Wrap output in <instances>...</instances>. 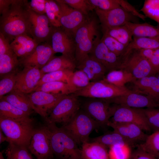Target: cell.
Returning a JSON list of instances; mask_svg holds the SVG:
<instances>
[{
	"instance_id": "obj_1",
	"label": "cell",
	"mask_w": 159,
	"mask_h": 159,
	"mask_svg": "<svg viewBox=\"0 0 159 159\" xmlns=\"http://www.w3.org/2000/svg\"><path fill=\"white\" fill-rule=\"evenodd\" d=\"M28 5L26 0H0V32L10 43L19 36L28 35Z\"/></svg>"
},
{
	"instance_id": "obj_2",
	"label": "cell",
	"mask_w": 159,
	"mask_h": 159,
	"mask_svg": "<svg viewBox=\"0 0 159 159\" xmlns=\"http://www.w3.org/2000/svg\"><path fill=\"white\" fill-rule=\"evenodd\" d=\"M34 121L30 117L14 119L0 116V129L7 137L8 143L28 148L35 128Z\"/></svg>"
},
{
	"instance_id": "obj_3",
	"label": "cell",
	"mask_w": 159,
	"mask_h": 159,
	"mask_svg": "<svg viewBox=\"0 0 159 159\" xmlns=\"http://www.w3.org/2000/svg\"><path fill=\"white\" fill-rule=\"evenodd\" d=\"M50 135L51 148L59 159H81V150L72 137L61 127L47 123Z\"/></svg>"
},
{
	"instance_id": "obj_4",
	"label": "cell",
	"mask_w": 159,
	"mask_h": 159,
	"mask_svg": "<svg viewBox=\"0 0 159 159\" xmlns=\"http://www.w3.org/2000/svg\"><path fill=\"white\" fill-rule=\"evenodd\" d=\"M96 20L87 19L74 34L76 64L88 56L100 39Z\"/></svg>"
},
{
	"instance_id": "obj_5",
	"label": "cell",
	"mask_w": 159,
	"mask_h": 159,
	"mask_svg": "<svg viewBox=\"0 0 159 159\" xmlns=\"http://www.w3.org/2000/svg\"><path fill=\"white\" fill-rule=\"evenodd\" d=\"M99 126L83 110H80L71 120L62 127L78 145L88 142L91 132Z\"/></svg>"
},
{
	"instance_id": "obj_6",
	"label": "cell",
	"mask_w": 159,
	"mask_h": 159,
	"mask_svg": "<svg viewBox=\"0 0 159 159\" xmlns=\"http://www.w3.org/2000/svg\"><path fill=\"white\" fill-rule=\"evenodd\" d=\"M78 97L74 94L64 96L52 109L45 119L47 123L67 124L80 109Z\"/></svg>"
},
{
	"instance_id": "obj_7",
	"label": "cell",
	"mask_w": 159,
	"mask_h": 159,
	"mask_svg": "<svg viewBox=\"0 0 159 159\" xmlns=\"http://www.w3.org/2000/svg\"><path fill=\"white\" fill-rule=\"evenodd\" d=\"M132 91L125 87H116L103 80L91 82L87 87L73 94L77 97L109 99L125 95Z\"/></svg>"
},
{
	"instance_id": "obj_8",
	"label": "cell",
	"mask_w": 159,
	"mask_h": 159,
	"mask_svg": "<svg viewBox=\"0 0 159 159\" xmlns=\"http://www.w3.org/2000/svg\"><path fill=\"white\" fill-rule=\"evenodd\" d=\"M28 35L39 44L50 43L51 35L54 27L46 14H40L32 10L28 5Z\"/></svg>"
},
{
	"instance_id": "obj_9",
	"label": "cell",
	"mask_w": 159,
	"mask_h": 159,
	"mask_svg": "<svg viewBox=\"0 0 159 159\" xmlns=\"http://www.w3.org/2000/svg\"><path fill=\"white\" fill-rule=\"evenodd\" d=\"M37 159H52L49 130L47 125L34 129L28 147Z\"/></svg>"
},
{
	"instance_id": "obj_10",
	"label": "cell",
	"mask_w": 159,
	"mask_h": 159,
	"mask_svg": "<svg viewBox=\"0 0 159 159\" xmlns=\"http://www.w3.org/2000/svg\"><path fill=\"white\" fill-rule=\"evenodd\" d=\"M119 69L127 71L136 79L155 74L149 61L138 50L130 51L124 57Z\"/></svg>"
},
{
	"instance_id": "obj_11",
	"label": "cell",
	"mask_w": 159,
	"mask_h": 159,
	"mask_svg": "<svg viewBox=\"0 0 159 159\" xmlns=\"http://www.w3.org/2000/svg\"><path fill=\"white\" fill-rule=\"evenodd\" d=\"M83 103L82 110L94 120L99 126L107 125L112 116L115 106H111L107 100L88 98Z\"/></svg>"
},
{
	"instance_id": "obj_12",
	"label": "cell",
	"mask_w": 159,
	"mask_h": 159,
	"mask_svg": "<svg viewBox=\"0 0 159 159\" xmlns=\"http://www.w3.org/2000/svg\"><path fill=\"white\" fill-rule=\"evenodd\" d=\"M100 22L102 29L124 25L127 22L138 23V17L121 7L108 10L94 9Z\"/></svg>"
},
{
	"instance_id": "obj_13",
	"label": "cell",
	"mask_w": 159,
	"mask_h": 159,
	"mask_svg": "<svg viewBox=\"0 0 159 159\" xmlns=\"http://www.w3.org/2000/svg\"><path fill=\"white\" fill-rule=\"evenodd\" d=\"M55 1L60 9L61 27L69 35L73 36L77 30L87 19L85 16L61 0Z\"/></svg>"
},
{
	"instance_id": "obj_14",
	"label": "cell",
	"mask_w": 159,
	"mask_h": 159,
	"mask_svg": "<svg viewBox=\"0 0 159 159\" xmlns=\"http://www.w3.org/2000/svg\"><path fill=\"white\" fill-rule=\"evenodd\" d=\"M111 121L115 122H127L135 124L143 131L151 130L146 118L140 108H135L117 105H115Z\"/></svg>"
},
{
	"instance_id": "obj_15",
	"label": "cell",
	"mask_w": 159,
	"mask_h": 159,
	"mask_svg": "<svg viewBox=\"0 0 159 159\" xmlns=\"http://www.w3.org/2000/svg\"><path fill=\"white\" fill-rule=\"evenodd\" d=\"M28 95L33 110L45 120L52 109L66 95L40 91H34Z\"/></svg>"
},
{
	"instance_id": "obj_16",
	"label": "cell",
	"mask_w": 159,
	"mask_h": 159,
	"mask_svg": "<svg viewBox=\"0 0 159 159\" xmlns=\"http://www.w3.org/2000/svg\"><path fill=\"white\" fill-rule=\"evenodd\" d=\"M43 74L40 69L35 67L25 66L18 72L13 90L28 94L34 92Z\"/></svg>"
},
{
	"instance_id": "obj_17",
	"label": "cell",
	"mask_w": 159,
	"mask_h": 159,
	"mask_svg": "<svg viewBox=\"0 0 159 159\" xmlns=\"http://www.w3.org/2000/svg\"><path fill=\"white\" fill-rule=\"evenodd\" d=\"M107 100L111 103L135 108H158L159 102L150 97L134 91Z\"/></svg>"
},
{
	"instance_id": "obj_18",
	"label": "cell",
	"mask_w": 159,
	"mask_h": 159,
	"mask_svg": "<svg viewBox=\"0 0 159 159\" xmlns=\"http://www.w3.org/2000/svg\"><path fill=\"white\" fill-rule=\"evenodd\" d=\"M51 46L55 53H60L62 55L75 61L74 41L61 27H54L51 35Z\"/></svg>"
},
{
	"instance_id": "obj_19",
	"label": "cell",
	"mask_w": 159,
	"mask_h": 159,
	"mask_svg": "<svg viewBox=\"0 0 159 159\" xmlns=\"http://www.w3.org/2000/svg\"><path fill=\"white\" fill-rule=\"evenodd\" d=\"M89 55L102 64L108 72L119 69L123 58L110 51L100 39Z\"/></svg>"
},
{
	"instance_id": "obj_20",
	"label": "cell",
	"mask_w": 159,
	"mask_h": 159,
	"mask_svg": "<svg viewBox=\"0 0 159 159\" xmlns=\"http://www.w3.org/2000/svg\"><path fill=\"white\" fill-rule=\"evenodd\" d=\"M107 126L121 135L130 145L133 146L137 143L144 142L148 135L145 133L138 126L127 122H115L109 121Z\"/></svg>"
},
{
	"instance_id": "obj_21",
	"label": "cell",
	"mask_w": 159,
	"mask_h": 159,
	"mask_svg": "<svg viewBox=\"0 0 159 159\" xmlns=\"http://www.w3.org/2000/svg\"><path fill=\"white\" fill-rule=\"evenodd\" d=\"M55 53L51 44L44 42L39 44L34 51L29 55L19 60L21 65L24 66L37 67L40 69L42 68Z\"/></svg>"
},
{
	"instance_id": "obj_22",
	"label": "cell",
	"mask_w": 159,
	"mask_h": 159,
	"mask_svg": "<svg viewBox=\"0 0 159 159\" xmlns=\"http://www.w3.org/2000/svg\"><path fill=\"white\" fill-rule=\"evenodd\" d=\"M76 68L85 72L91 82L103 80L107 72L102 64L89 55L77 63Z\"/></svg>"
},
{
	"instance_id": "obj_23",
	"label": "cell",
	"mask_w": 159,
	"mask_h": 159,
	"mask_svg": "<svg viewBox=\"0 0 159 159\" xmlns=\"http://www.w3.org/2000/svg\"><path fill=\"white\" fill-rule=\"evenodd\" d=\"M134 84L136 92L145 95L159 102V79L155 76L136 80Z\"/></svg>"
},
{
	"instance_id": "obj_24",
	"label": "cell",
	"mask_w": 159,
	"mask_h": 159,
	"mask_svg": "<svg viewBox=\"0 0 159 159\" xmlns=\"http://www.w3.org/2000/svg\"><path fill=\"white\" fill-rule=\"evenodd\" d=\"M10 44L14 53L20 58L31 54L39 44L27 34L17 37Z\"/></svg>"
},
{
	"instance_id": "obj_25",
	"label": "cell",
	"mask_w": 159,
	"mask_h": 159,
	"mask_svg": "<svg viewBox=\"0 0 159 159\" xmlns=\"http://www.w3.org/2000/svg\"><path fill=\"white\" fill-rule=\"evenodd\" d=\"M76 68V63L75 60L62 55L59 56H53L40 69V71L43 75L46 73L61 70L74 71Z\"/></svg>"
},
{
	"instance_id": "obj_26",
	"label": "cell",
	"mask_w": 159,
	"mask_h": 159,
	"mask_svg": "<svg viewBox=\"0 0 159 159\" xmlns=\"http://www.w3.org/2000/svg\"><path fill=\"white\" fill-rule=\"evenodd\" d=\"M81 159H110L107 148L97 142H88L82 145Z\"/></svg>"
},
{
	"instance_id": "obj_27",
	"label": "cell",
	"mask_w": 159,
	"mask_h": 159,
	"mask_svg": "<svg viewBox=\"0 0 159 159\" xmlns=\"http://www.w3.org/2000/svg\"><path fill=\"white\" fill-rule=\"evenodd\" d=\"M1 99L5 100L16 108L30 115L34 111L28 95L18 91L13 90Z\"/></svg>"
},
{
	"instance_id": "obj_28",
	"label": "cell",
	"mask_w": 159,
	"mask_h": 159,
	"mask_svg": "<svg viewBox=\"0 0 159 159\" xmlns=\"http://www.w3.org/2000/svg\"><path fill=\"white\" fill-rule=\"evenodd\" d=\"M125 25L134 37L159 39V24L156 26H154L146 23L140 24L128 22Z\"/></svg>"
},
{
	"instance_id": "obj_29",
	"label": "cell",
	"mask_w": 159,
	"mask_h": 159,
	"mask_svg": "<svg viewBox=\"0 0 159 159\" xmlns=\"http://www.w3.org/2000/svg\"><path fill=\"white\" fill-rule=\"evenodd\" d=\"M116 87H125L126 83L133 82L136 80L130 72L123 69H118L109 72L103 79Z\"/></svg>"
},
{
	"instance_id": "obj_30",
	"label": "cell",
	"mask_w": 159,
	"mask_h": 159,
	"mask_svg": "<svg viewBox=\"0 0 159 159\" xmlns=\"http://www.w3.org/2000/svg\"><path fill=\"white\" fill-rule=\"evenodd\" d=\"M159 48V39L146 37H134L127 46L125 56L133 50L155 49Z\"/></svg>"
},
{
	"instance_id": "obj_31",
	"label": "cell",
	"mask_w": 159,
	"mask_h": 159,
	"mask_svg": "<svg viewBox=\"0 0 159 159\" xmlns=\"http://www.w3.org/2000/svg\"><path fill=\"white\" fill-rule=\"evenodd\" d=\"M102 30L103 34L112 37L127 47L132 40L131 32L125 25Z\"/></svg>"
},
{
	"instance_id": "obj_32",
	"label": "cell",
	"mask_w": 159,
	"mask_h": 159,
	"mask_svg": "<svg viewBox=\"0 0 159 159\" xmlns=\"http://www.w3.org/2000/svg\"><path fill=\"white\" fill-rule=\"evenodd\" d=\"M37 91L57 95H67L72 94L69 85L66 83L60 81L43 83L37 87L34 91Z\"/></svg>"
},
{
	"instance_id": "obj_33",
	"label": "cell",
	"mask_w": 159,
	"mask_h": 159,
	"mask_svg": "<svg viewBox=\"0 0 159 159\" xmlns=\"http://www.w3.org/2000/svg\"><path fill=\"white\" fill-rule=\"evenodd\" d=\"M19 60L15 53L0 55V77L16 70Z\"/></svg>"
},
{
	"instance_id": "obj_34",
	"label": "cell",
	"mask_w": 159,
	"mask_h": 159,
	"mask_svg": "<svg viewBox=\"0 0 159 159\" xmlns=\"http://www.w3.org/2000/svg\"><path fill=\"white\" fill-rule=\"evenodd\" d=\"M4 151L7 159H33L26 146L8 142Z\"/></svg>"
},
{
	"instance_id": "obj_35",
	"label": "cell",
	"mask_w": 159,
	"mask_h": 159,
	"mask_svg": "<svg viewBox=\"0 0 159 159\" xmlns=\"http://www.w3.org/2000/svg\"><path fill=\"white\" fill-rule=\"evenodd\" d=\"M92 142L99 143L107 148L117 145H126L132 147L129 143L121 135L114 131L112 132L94 138Z\"/></svg>"
},
{
	"instance_id": "obj_36",
	"label": "cell",
	"mask_w": 159,
	"mask_h": 159,
	"mask_svg": "<svg viewBox=\"0 0 159 159\" xmlns=\"http://www.w3.org/2000/svg\"><path fill=\"white\" fill-rule=\"evenodd\" d=\"M74 71L70 70H64L45 74L39 81L35 89L43 83L51 82H62L69 85L70 77Z\"/></svg>"
},
{
	"instance_id": "obj_37",
	"label": "cell",
	"mask_w": 159,
	"mask_h": 159,
	"mask_svg": "<svg viewBox=\"0 0 159 159\" xmlns=\"http://www.w3.org/2000/svg\"><path fill=\"white\" fill-rule=\"evenodd\" d=\"M30 115L5 100H0V116L14 119H20L30 117Z\"/></svg>"
},
{
	"instance_id": "obj_38",
	"label": "cell",
	"mask_w": 159,
	"mask_h": 159,
	"mask_svg": "<svg viewBox=\"0 0 159 159\" xmlns=\"http://www.w3.org/2000/svg\"><path fill=\"white\" fill-rule=\"evenodd\" d=\"M90 82L86 73L82 70L78 69L73 72L69 85L73 94L85 88Z\"/></svg>"
},
{
	"instance_id": "obj_39",
	"label": "cell",
	"mask_w": 159,
	"mask_h": 159,
	"mask_svg": "<svg viewBox=\"0 0 159 159\" xmlns=\"http://www.w3.org/2000/svg\"><path fill=\"white\" fill-rule=\"evenodd\" d=\"M139 148L152 155L158 159L159 158V131L148 135L143 143L137 145Z\"/></svg>"
},
{
	"instance_id": "obj_40",
	"label": "cell",
	"mask_w": 159,
	"mask_h": 159,
	"mask_svg": "<svg viewBox=\"0 0 159 159\" xmlns=\"http://www.w3.org/2000/svg\"><path fill=\"white\" fill-rule=\"evenodd\" d=\"M45 12L47 16L54 27H61L60 22V9L55 0H46Z\"/></svg>"
},
{
	"instance_id": "obj_41",
	"label": "cell",
	"mask_w": 159,
	"mask_h": 159,
	"mask_svg": "<svg viewBox=\"0 0 159 159\" xmlns=\"http://www.w3.org/2000/svg\"><path fill=\"white\" fill-rule=\"evenodd\" d=\"M101 40L110 51L118 57H124L127 46L105 34H103Z\"/></svg>"
},
{
	"instance_id": "obj_42",
	"label": "cell",
	"mask_w": 159,
	"mask_h": 159,
	"mask_svg": "<svg viewBox=\"0 0 159 159\" xmlns=\"http://www.w3.org/2000/svg\"><path fill=\"white\" fill-rule=\"evenodd\" d=\"M18 70L1 77L0 81V99L14 89L15 85Z\"/></svg>"
},
{
	"instance_id": "obj_43",
	"label": "cell",
	"mask_w": 159,
	"mask_h": 159,
	"mask_svg": "<svg viewBox=\"0 0 159 159\" xmlns=\"http://www.w3.org/2000/svg\"><path fill=\"white\" fill-rule=\"evenodd\" d=\"M110 159H130L131 147L127 145H117L109 148Z\"/></svg>"
},
{
	"instance_id": "obj_44",
	"label": "cell",
	"mask_w": 159,
	"mask_h": 159,
	"mask_svg": "<svg viewBox=\"0 0 159 159\" xmlns=\"http://www.w3.org/2000/svg\"><path fill=\"white\" fill-rule=\"evenodd\" d=\"M141 11L159 24V0H145Z\"/></svg>"
},
{
	"instance_id": "obj_45",
	"label": "cell",
	"mask_w": 159,
	"mask_h": 159,
	"mask_svg": "<svg viewBox=\"0 0 159 159\" xmlns=\"http://www.w3.org/2000/svg\"><path fill=\"white\" fill-rule=\"evenodd\" d=\"M140 109L144 114L151 130L154 132L159 131V109Z\"/></svg>"
},
{
	"instance_id": "obj_46",
	"label": "cell",
	"mask_w": 159,
	"mask_h": 159,
	"mask_svg": "<svg viewBox=\"0 0 159 159\" xmlns=\"http://www.w3.org/2000/svg\"><path fill=\"white\" fill-rule=\"evenodd\" d=\"M73 9L86 16L94 8L89 0H61Z\"/></svg>"
},
{
	"instance_id": "obj_47",
	"label": "cell",
	"mask_w": 159,
	"mask_h": 159,
	"mask_svg": "<svg viewBox=\"0 0 159 159\" xmlns=\"http://www.w3.org/2000/svg\"><path fill=\"white\" fill-rule=\"evenodd\" d=\"M94 9L108 10L121 7L117 0H89Z\"/></svg>"
},
{
	"instance_id": "obj_48",
	"label": "cell",
	"mask_w": 159,
	"mask_h": 159,
	"mask_svg": "<svg viewBox=\"0 0 159 159\" xmlns=\"http://www.w3.org/2000/svg\"><path fill=\"white\" fill-rule=\"evenodd\" d=\"M46 0H32L28 1L29 7L36 13L40 14H46Z\"/></svg>"
},
{
	"instance_id": "obj_49",
	"label": "cell",
	"mask_w": 159,
	"mask_h": 159,
	"mask_svg": "<svg viewBox=\"0 0 159 159\" xmlns=\"http://www.w3.org/2000/svg\"><path fill=\"white\" fill-rule=\"evenodd\" d=\"M117 1L120 6L125 10L143 20H145L146 18L145 16L139 12L135 8L127 1L117 0Z\"/></svg>"
},
{
	"instance_id": "obj_50",
	"label": "cell",
	"mask_w": 159,
	"mask_h": 159,
	"mask_svg": "<svg viewBox=\"0 0 159 159\" xmlns=\"http://www.w3.org/2000/svg\"><path fill=\"white\" fill-rule=\"evenodd\" d=\"M9 41L0 32V55L14 53Z\"/></svg>"
},
{
	"instance_id": "obj_51",
	"label": "cell",
	"mask_w": 159,
	"mask_h": 159,
	"mask_svg": "<svg viewBox=\"0 0 159 159\" xmlns=\"http://www.w3.org/2000/svg\"><path fill=\"white\" fill-rule=\"evenodd\" d=\"M130 159H158L152 155L137 147V148L132 152Z\"/></svg>"
},
{
	"instance_id": "obj_52",
	"label": "cell",
	"mask_w": 159,
	"mask_h": 159,
	"mask_svg": "<svg viewBox=\"0 0 159 159\" xmlns=\"http://www.w3.org/2000/svg\"><path fill=\"white\" fill-rule=\"evenodd\" d=\"M155 74L159 73V48L154 49L151 57L148 60Z\"/></svg>"
},
{
	"instance_id": "obj_53",
	"label": "cell",
	"mask_w": 159,
	"mask_h": 159,
	"mask_svg": "<svg viewBox=\"0 0 159 159\" xmlns=\"http://www.w3.org/2000/svg\"><path fill=\"white\" fill-rule=\"evenodd\" d=\"M7 140V138L3 133L1 130L0 129V143Z\"/></svg>"
},
{
	"instance_id": "obj_54",
	"label": "cell",
	"mask_w": 159,
	"mask_h": 159,
	"mask_svg": "<svg viewBox=\"0 0 159 159\" xmlns=\"http://www.w3.org/2000/svg\"><path fill=\"white\" fill-rule=\"evenodd\" d=\"M0 159H5L3 155V153L2 152H0Z\"/></svg>"
},
{
	"instance_id": "obj_55",
	"label": "cell",
	"mask_w": 159,
	"mask_h": 159,
	"mask_svg": "<svg viewBox=\"0 0 159 159\" xmlns=\"http://www.w3.org/2000/svg\"><path fill=\"white\" fill-rule=\"evenodd\" d=\"M158 159H159V158Z\"/></svg>"
}]
</instances>
